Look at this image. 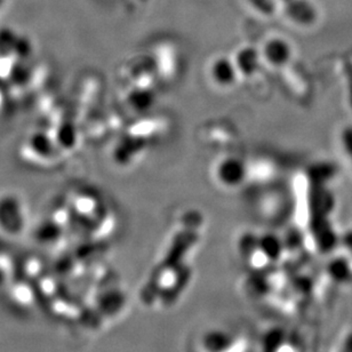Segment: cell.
<instances>
[{
	"instance_id": "3",
	"label": "cell",
	"mask_w": 352,
	"mask_h": 352,
	"mask_svg": "<svg viewBox=\"0 0 352 352\" xmlns=\"http://www.w3.org/2000/svg\"><path fill=\"white\" fill-rule=\"evenodd\" d=\"M292 51L289 45L283 39L267 41L264 46L263 56L274 67H283L289 62Z\"/></svg>"
},
{
	"instance_id": "8",
	"label": "cell",
	"mask_w": 352,
	"mask_h": 352,
	"mask_svg": "<svg viewBox=\"0 0 352 352\" xmlns=\"http://www.w3.org/2000/svg\"><path fill=\"white\" fill-rule=\"evenodd\" d=\"M250 3L262 13L271 15L274 12V0H250Z\"/></svg>"
},
{
	"instance_id": "4",
	"label": "cell",
	"mask_w": 352,
	"mask_h": 352,
	"mask_svg": "<svg viewBox=\"0 0 352 352\" xmlns=\"http://www.w3.org/2000/svg\"><path fill=\"white\" fill-rule=\"evenodd\" d=\"M200 346L203 352H228L236 346V339L229 333L214 331L203 336Z\"/></svg>"
},
{
	"instance_id": "9",
	"label": "cell",
	"mask_w": 352,
	"mask_h": 352,
	"mask_svg": "<svg viewBox=\"0 0 352 352\" xmlns=\"http://www.w3.org/2000/svg\"><path fill=\"white\" fill-rule=\"evenodd\" d=\"M343 146L346 149V153L349 156L350 160H352V127L346 129L343 133Z\"/></svg>"
},
{
	"instance_id": "7",
	"label": "cell",
	"mask_w": 352,
	"mask_h": 352,
	"mask_svg": "<svg viewBox=\"0 0 352 352\" xmlns=\"http://www.w3.org/2000/svg\"><path fill=\"white\" fill-rule=\"evenodd\" d=\"M329 277L339 284H346L351 280L352 267L350 262L344 258L332 260L329 264Z\"/></svg>"
},
{
	"instance_id": "12",
	"label": "cell",
	"mask_w": 352,
	"mask_h": 352,
	"mask_svg": "<svg viewBox=\"0 0 352 352\" xmlns=\"http://www.w3.org/2000/svg\"><path fill=\"white\" fill-rule=\"evenodd\" d=\"M341 352H343V351H341Z\"/></svg>"
},
{
	"instance_id": "11",
	"label": "cell",
	"mask_w": 352,
	"mask_h": 352,
	"mask_svg": "<svg viewBox=\"0 0 352 352\" xmlns=\"http://www.w3.org/2000/svg\"><path fill=\"white\" fill-rule=\"evenodd\" d=\"M5 278H6V274H5V271L0 267V286H3V283H5Z\"/></svg>"
},
{
	"instance_id": "2",
	"label": "cell",
	"mask_w": 352,
	"mask_h": 352,
	"mask_svg": "<svg viewBox=\"0 0 352 352\" xmlns=\"http://www.w3.org/2000/svg\"><path fill=\"white\" fill-rule=\"evenodd\" d=\"M24 226L23 213L19 204L0 203V228L10 234H20Z\"/></svg>"
},
{
	"instance_id": "5",
	"label": "cell",
	"mask_w": 352,
	"mask_h": 352,
	"mask_svg": "<svg viewBox=\"0 0 352 352\" xmlns=\"http://www.w3.org/2000/svg\"><path fill=\"white\" fill-rule=\"evenodd\" d=\"M288 5V16L300 24H312L316 21L317 12L314 5L309 0H288L285 1Z\"/></svg>"
},
{
	"instance_id": "1",
	"label": "cell",
	"mask_w": 352,
	"mask_h": 352,
	"mask_svg": "<svg viewBox=\"0 0 352 352\" xmlns=\"http://www.w3.org/2000/svg\"><path fill=\"white\" fill-rule=\"evenodd\" d=\"M217 179L224 186H236L243 182L246 175L245 164L237 158L221 160L217 170Z\"/></svg>"
},
{
	"instance_id": "6",
	"label": "cell",
	"mask_w": 352,
	"mask_h": 352,
	"mask_svg": "<svg viewBox=\"0 0 352 352\" xmlns=\"http://www.w3.org/2000/svg\"><path fill=\"white\" fill-rule=\"evenodd\" d=\"M210 76L219 85L231 86L237 79V70L228 58H217L210 67Z\"/></svg>"
},
{
	"instance_id": "10",
	"label": "cell",
	"mask_w": 352,
	"mask_h": 352,
	"mask_svg": "<svg viewBox=\"0 0 352 352\" xmlns=\"http://www.w3.org/2000/svg\"><path fill=\"white\" fill-rule=\"evenodd\" d=\"M343 352H352V331L344 338L342 343Z\"/></svg>"
}]
</instances>
